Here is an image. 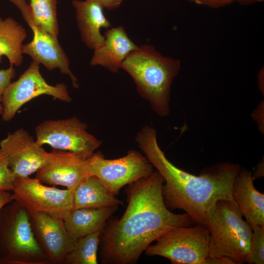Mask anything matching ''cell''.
<instances>
[{
	"mask_svg": "<svg viewBox=\"0 0 264 264\" xmlns=\"http://www.w3.org/2000/svg\"><path fill=\"white\" fill-rule=\"evenodd\" d=\"M164 179L157 171L127 186L128 206L119 219L106 225L100 237V259L104 264L136 263L145 249L161 235L176 227L194 222L186 213L175 214L165 205Z\"/></svg>",
	"mask_w": 264,
	"mask_h": 264,
	"instance_id": "6da1fadb",
	"label": "cell"
},
{
	"mask_svg": "<svg viewBox=\"0 0 264 264\" xmlns=\"http://www.w3.org/2000/svg\"><path fill=\"white\" fill-rule=\"evenodd\" d=\"M135 139L164 179L162 194L169 209L183 210L194 223L205 226L207 213L218 201L234 200L232 188L241 168L239 164L220 163L204 169L199 176H195L177 168L166 158L152 127L144 126Z\"/></svg>",
	"mask_w": 264,
	"mask_h": 264,
	"instance_id": "7a4b0ae2",
	"label": "cell"
},
{
	"mask_svg": "<svg viewBox=\"0 0 264 264\" xmlns=\"http://www.w3.org/2000/svg\"><path fill=\"white\" fill-rule=\"evenodd\" d=\"M180 66L179 60L164 56L149 44L139 46L121 65L134 81L139 93L160 116L169 114L171 85Z\"/></svg>",
	"mask_w": 264,
	"mask_h": 264,
	"instance_id": "3957f363",
	"label": "cell"
},
{
	"mask_svg": "<svg viewBox=\"0 0 264 264\" xmlns=\"http://www.w3.org/2000/svg\"><path fill=\"white\" fill-rule=\"evenodd\" d=\"M242 217L235 200H219L209 210L205 224L209 233V257L227 259L234 264L245 263L252 228Z\"/></svg>",
	"mask_w": 264,
	"mask_h": 264,
	"instance_id": "277c9868",
	"label": "cell"
},
{
	"mask_svg": "<svg viewBox=\"0 0 264 264\" xmlns=\"http://www.w3.org/2000/svg\"><path fill=\"white\" fill-rule=\"evenodd\" d=\"M27 211L16 200L0 211V264H50L34 236Z\"/></svg>",
	"mask_w": 264,
	"mask_h": 264,
	"instance_id": "5b68a950",
	"label": "cell"
},
{
	"mask_svg": "<svg viewBox=\"0 0 264 264\" xmlns=\"http://www.w3.org/2000/svg\"><path fill=\"white\" fill-rule=\"evenodd\" d=\"M155 242L144 251L147 256H161L173 264H208L209 233L205 226L174 227Z\"/></svg>",
	"mask_w": 264,
	"mask_h": 264,
	"instance_id": "8992f818",
	"label": "cell"
},
{
	"mask_svg": "<svg viewBox=\"0 0 264 264\" xmlns=\"http://www.w3.org/2000/svg\"><path fill=\"white\" fill-rule=\"evenodd\" d=\"M11 192L30 216L43 213L64 220L73 209V191L44 185L35 177H16Z\"/></svg>",
	"mask_w": 264,
	"mask_h": 264,
	"instance_id": "52a82bcc",
	"label": "cell"
},
{
	"mask_svg": "<svg viewBox=\"0 0 264 264\" xmlns=\"http://www.w3.org/2000/svg\"><path fill=\"white\" fill-rule=\"evenodd\" d=\"M89 176L98 177L114 196L125 185L151 175L153 166L139 152L130 150L121 158L105 159L98 152L87 158Z\"/></svg>",
	"mask_w": 264,
	"mask_h": 264,
	"instance_id": "ba28073f",
	"label": "cell"
},
{
	"mask_svg": "<svg viewBox=\"0 0 264 264\" xmlns=\"http://www.w3.org/2000/svg\"><path fill=\"white\" fill-rule=\"evenodd\" d=\"M87 129V124L76 117L45 120L36 127L35 141L40 146L47 144L54 149L71 152L88 158L101 142Z\"/></svg>",
	"mask_w": 264,
	"mask_h": 264,
	"instance_id": "9c48e42d",
	"label": "cell"
},
{
	"mask_svg": "<svg viewBox=\"0 0 264 264\" xmlns=\"http://www.w3.org/2000/svg\"><path fill=\"white\" fill-rule=\"evenodd\" d=\"M40 64L33 60L19 78L11 82L5 90L1 102L3 121L11 120L24 104L43 94L68 103L71 101L65 84L52 86L45 81L40 73Z\"/></svg>",
	"mask_w": 264,
	"mask_h": 264,
	"instance_id": "30bf717a",
	"label": "cell"
},
{
	"mask_svg": "<svg viewBox=\"0 0 264 264\" xmlns=\"http://www.w3.org/2000/svg\"><path fill=\"white\" fill-rule=\"evenodd\" d=\"M20 11L23 18L31 28L32 40L22 47V54L42 64L48 70L58 69L61 73L68 75L74 88H79L78 80L69 68V62L57 37L42 28L35 21L31 8L25 0H9Z\"/></svg>",
	"mask_w": 264,
	"mask_h": 264,
	"instance_id": "8fae6325",
	"label": "cell"
},
{
	"mask_svg": "<svg viewBox=\"0 0 264 264\" xmlns=\"http://www.w3.org/2000/svg\"><path fill=\"white\" fill-rule=\"evenodd\" d=\"M41 183L60 185L73 191L89 176L87 158L74 153L54 149L48 153L43 165L36 172Z\"/></svg>",
	"mask_w": 264,
	"mask_h": 264,
	"instance_id": "7c38bea8",
	"label": "cell"
},
{
	"mask_svg": "<svg viewBox=\"0 0 264 264\" xmlns=\"http://www.w3.org/2000/svg\"><path fill=\"white\" fill-rule=\"evenodd\" d=\"M30 217L36 240L49 264H64L77 240L69 235L63 220L43 213Z\"/></svg>",
	"mask_w": 264,
	"mask_h": 264,
	"instance_id": "4fadbf2b",
	"label": "cell"
},
{
	"mask_svg": "<svg viewBox=\"0 0 264 264\" xmlns=\"http://www.w3.org/2000/svg\"><path fill=\"white\" fill-rule=\"evenodd\" d=\"M0 149L16 178L29 176L36 172L48 153L23 129L16 131L2 140Z\"/></svg>",
	"mask_w": 264,
	"mask_h": 264,
	"instance_id": "5bb4252c",
	"label": "cell"
},
{
	"mask_svg": "<svg viewBox=\"0 0 264 264\" xmlns=\"http://www.w3.org/2000/svg\"><path fill=\"white\" fill-rule=\"evenodd\" d=\"M104 37L103 44L94 50L90 64L117 73L123 61L139 46L131 40L122 26L109 29Z\"/></svg>",
	"mask_w": 264,
	"mask_h": 264,
	"instance_id": "9a60e30c",
	"label": "cell"
},
{
	"mask_svg": "<svg viewBox=\"0 0 264 264\" xmlns=\"http://www.w3.org/2000/svg\"><path fill=\"white\" fill-rule=\"evenodd\" d=\"M252 172L241 168L233 183L232 197L250 225L264 226V194L256 190Z\"/></svg>",
	"mask_w": 264,
	"mask_h": 264,
	"instance_id": "2e32d148",
	"label": "cell"
},
{
	"mask_svg": "<svg viewBox=\"0 0 264 264\" xmlns=\"http://www.w3.org/2000/svg\"><path fill=\"white\" fill-rule=\"evenodd\" d=\"M72 4L76 11L77 24L82 41L89 48L95 50L104 42L101 28L111 27L104 14L103 8L86 0H73Z\"/></svg>",
	"mask_w": 264,
	"mask_h": 264,
	"instance_id": "e0dca14e",
	"label": "cell"
},
{
	"mask_svg": "<svg viewBox=\"0 0 264 264\" xmlns=\"http://www.w3.org/2000/svg\"><path fill=\"white\" fill-rule=\"evenodd\" d=\"M118 206L73 209L63 220L65 227L75 240L96 232H102Z\"/></svg>",
	"mask_w": 264,
	"mask_h": 264,
	"instance_id": "ac0fdd59",
	"label": "cell"
},
{
	"mask_svg": "<svg viewBox=\"0 0 264 264\" xmlns=\"http://www.w3.org/2000/svg\"><path fill=\"white\" fill-rule=\"evenodd\" d=\"M73 209L123 204L101 181L94 176L83 180L73 191Z\"/></svg>",
	"mask_w": 264,
	"mask_h": 264,
	"instance_id": "d6986e66",
	"label": "cell"
},
{
	"mask_svg": "<svg viewBox=\"0 0 264 264\" xmlns=\"http://www.w3.org/2000/svg\"><path fill=\"white\" fill-rule=\"evenodd\" d=\"M27 33L23 26L11 17H0V64L5 56L10 65L20 66L23 61L22 47Z\"/></svg>",
	"mask_w": 264,
	"mask_h": 264,
	"instance_id": "ffe728a7",
	"label": "cell"
},
{
	"mask_svg": "<svg viewBox=\"0 0 264 264\" xmlns=\"http://www.w3.org/2000/svg\"><path fill=\"white\" fill-rule=\"evenodd\" d=\"M101 233L96 232L78 239L64 264H97Z\"/></svg>",
	"mask_w": 264,
	"mask_h": 264,
	"instance_id": "44dd1931",
	"label": "cell"
},
{
	"mask_svg": "<svg viewBox=\"0 0 264 264\" xmlns=\"http://www.w3.org/2000/svg\"><path fill=\"white\" fill-rule=\"evenodd\" d=\"M29 5L36 22L44 30L57 37V0H30Z\"/></svg>",
	"mask_w": 264,
	"mask_h": 264,
	"instance_id": "7402d4cb",
	"label": "cell"
},
{
	"mask_svg": "<svg viewBox=\"0 0 264 264\" xmlns=\"http://www.w3.org/2000/svg\"><path fill=\"white\" fill-rule=\"evenodd\" d=\"M252 235L249 250L245 259L249 264L264 263V226L251 225Z\"/></svg>",
	"mask_w": 264,
	"mask_h": 264,
	"instance_id": "603a6c76",
	"label": "cell"
},
{
	"mask_svg": "<svg viewBox=\"0 0 264 264\" xmlns=\"http://www.w3.org/2000/svg\"><path fill=\"white\" fill-rule=\"evenodd\" d=\"M16 176L0 149V191L11 192Z\"/></svg>",
	"mask_w": 264,
	"mask_h": 264,
	"instance_id": "cb8c5ba5",
	"label": "cell"
},
{
	"mask_svg": "<svg viewBox=\"0 0 264 264\" xmlns=\"http://www.w3.org/2000/svg\"><path fill=\"white\" fill-rule=\"evenodd\" d=\"M16 74V70L13 66L6 69L0 70V103L2 102L4 92L8 85L11 83Z\"/></svg>",
	"mask_w": 264,
	"mask_h": 264,
	"instance_id": "d4e9b609",
	"label": "cell"
},
{
	"mask_svg": "<svg viewBox=\"0 0 264 264\" xmlns=\"http://www.w3.org/2000/svg\"><path fill=\"white\" fill-rule=\"evenodd\" d=\"M197 4L204 5L212 8H219L227 6L233 2V0H187Z\"/></svg>",
	"mask_w": 264,
	"mask_h": 264,
	"instance_id": "484cf974",
	"label": "cell"
},
{
	"mask_svg": "<svg viewBox=\"0 0 264 264\" xmlns=\"http://www.w3.org/2000/svg\"><path fill=\"white\" fill-rule=\"evenodd\" d=\"M96 3L103 8L113 9L119 7L123 0H86Z\"/></svg>",
	"mask_w": 264,
	"mask_h": 264,
	"instance_id": "4316f807",
	"label": "cell"
},
{
	"mask_svg": "<svg viewBox=\"0 0 264 264\" xmlns=\"http://www.w3.org/2000/svg\"><path fill=\"white\" fill-rule=\"evenodd\" d=\"M13 200L12 193L7 191H0V211L5 205Z\"/></svg>",
	"mask_w": 264,
	"mask_h": 264,
	"instance_id": "83f0119b",
	"label": "cell"
},
{
	"mask_svg": "<svg viewBox=\"0 0 264 264\" xmlns=\"http://www.w3.org/2000/svg\"><path fill=\"white\" fill-rule=\"evenodd\" d=\"M233 1L242 5H249L256 2H263L264 0H233Z\"/></svg>",
	"mask_w": 264,
	"mask_h": 264,
	"instance_id": "f1b7e54d",
	"label": "cell"
},
{
	"mask_svg": "<svg viewBox=\"0 0 264 264\" xmlns=\"http://www.w3.org/2000/svg\"><path fill=\"white\" fill-rule=\"evenodd\" d=\"M264 78V69H262L259 72V73L258 74V84L260 88L261 89L263 88L262 87V78Z\"/></svg>",
	"mask_w": 264,
	"mask_h": 264,
	"instance_id": "f546056e",
	"label": "cell"
},
{
	"mask_svg": "<svg viewBox=\"0 0 264 264\" xmlns=\"http://www.w3.org/2000/svg\"><path fill=\"white\" fill-rule=\"evenodd\" d=\"M3 111V107L2 104L0 103V114L1 115Z\"/></svg>",
	"mask_w": 264,
	"mask_h": 264,
	"instance_id": "4dcf8cb0",
	"label": "cell"
}]
</instances>
